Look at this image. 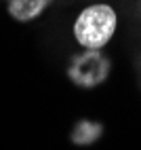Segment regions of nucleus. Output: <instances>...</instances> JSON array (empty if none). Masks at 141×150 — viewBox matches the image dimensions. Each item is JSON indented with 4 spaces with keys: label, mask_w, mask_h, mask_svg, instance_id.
<instances>
[{
    "label": "nucleus",
    "mask_w": 141,
    "mask_h": 150,
    "mask_svg": "<svg viewBox=\"0 0 141 150\" xmlns=\"http://www.w3.org/2000/svg\"><path fill=\"white\" fill-rule=\"evenodd\" d=\"M99 135H101V125L80 123L76 127V131H74V142L76 144H93Z\"/></svg>",
    "instance_id": "4"
},
{
    "label": "nucleus",
    "mask_w": 141,
    "mask_h": 150,
    "mask_svg": "<svg viewBox=\"0 0 141 150\" xmlns=\"http://www.w3.org/2000/svg\"><path fill=\"white\" fill-rule=\"evenodd\" d=\"M107 72H109L107 57H103L99 51L86 49L82 55L74 57L72 66L67 70V76L78 87H95L107 78Z\"/></svg>",
    "instance_id": "2"
},
{
    "label": "nucleus",
    "mask_w": 141,
    "mask_h": 150,
    "mask_svg": "<svg viewBox=\"0 0 141 150\" xmlns=\"http://www.w3.org/2000/svg\"><path fill=\"white\" fill-rule=\"evenodd\" d=\"M51 4H53V0H8L6 8H8V15L15 21L27 23V21L38 19Z\"/></svg>",
    "instance_id": "3"
},
{
    "label": "nucleus",
    "mask_w": 141,
    "mask_h": 150,
    "mask_svg": "<svg viewBox=\"0 0 141 150\" xmlns=\"http://www.w3.org/2000/svg\"><path fill=\"white\" fill-rule=\"evenodd\" d=\"M118 30V13L105 2L90 4L78 13L74 21V38L82 49L101 51Z\"/></svg>",
    "instance_id": "1"
}]
</instances>
